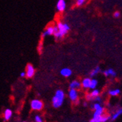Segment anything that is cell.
Instances as JSON below:
<instances>
[{"label": "cell", "mask_w": 122, "mask_h": 122, "mask_svg": "<svg viewBox=\"0 0 122 122\" xmlns=\"http://www.w3.org/2000/svg\"><path fill=\"white\" fill-rule=\"evenodd\" d=\"M120 13L118 12V11H116V12H115L114 13V14H113V16H114V18H118L119 16H120Z\"/></svg>", "instance_id": "22"}, {"label": "cell", "mask_w": 122, "mask_h": 122, "mask_svg": "<svg viewBox=\"0 0 122 122\" xmlns=\"http://www.w3.org/2000/svg\"><path fill=\"white\" fill-rule=\"evenodd\" d=\"M56 30H57V26H54L53 24L48 26L46 29L42 34V38L45 37L46 36H50L54 35V33L56 31Z\"/></svg>", "instance_id": "5"}, {"label": "cell", "mask_w": 122, "mask_h": 122, "mask_svg": "<svg viewBox=\"0 0 122 122\" xmlns=\"http://www.w3.org/2000/svg\"><path fill=\"white\" fill-rule=\"evenodd\" d=\"M103 74H104L105 76H106V77L110 76V77H114L116 76V72L113 69H107V70H105V71L103 72Z\"/></svg>", "instance_id": "14"}, {"label": "cell", "mask_w": 122, "mask_h": 122, "mask_svg": "<svg viewBox=\"0 0 122 122\" xmlns=\"http://www.w3.org/2000/svg\"><path fill=\"white\" fill-rule=\"evenodd\" d=\"M64 97H65L64 92L61 89L57 90L52 99V105L53 107L55 108L60 107L64 102Z\"/></svg>", "instance_id": "2"}, {"label": "cell", "mask_w": 122, "mask_h": 122, "mask_svg": "<svg viewBox=\"0 0 122 122\" xmlns=\"http://www.w3.org/2000/svg\"><path fill=\"white\" fill-rule=\"evenodd\" d=\"M56 26H57V30L54 33L53 35L56 37V39L59 40V39H61L65 35L67 34V32L69 31L70 27L67 24L61 23V22H59Z\"/></svg>", "instance_id": "1"}, {"label": "cell", "mask_w": 122, "mask_h": 122, "mask_svg": "<svg viewBox=\"0 0 122 122\" xmlns=\"http://www.w3.org/2000/svg\"><path fill=\"white\" fill-rule=\"evenodd\" d=\"M98 85V81L97 80L93 78L92 79V81H91V86H90V89H94L96 88V87Z\"/></svg>", "instance_id": "19"}, {"label": "cell", "mask_w": 122, "mask_h": 122, "mask_svg": "<svg viewBox=\"0 0 122 122\" xmlns=\"http://www.w3.org/2000/svg\"><path fill=\"white\" fill-rule=\"evenodd\" d=\"M121 115H122V107L118 109V110H116V111L111 116V119H112L113 121H115V120H116Z\"/></svg>", "instance_id": "16"}, {"label": "cell", "mask_w": 122, "mask_h": 122, "mask_svg": "<svg viewBox=\"0 0 122 122\" xmlns=\"http://www.w3.org/2000/svg\"><path fill=\"white\" fill-rule=\"evenodd\" d=\"M84 106H86V102H84Z\"/></svg>", "instance_id": "24"}, {"label": "cell", "mask_w": 122, "mask_h": 122, "mask_svg": "<svg viewBox=\"0 0 122 122\" xmlns=\"http://www.w3.org/2000/svg\"><path fill=\"white\" fill-rule=\"evenodd\" d=\"M35 73V70L34 68V66L31 64H28L26 67V76L29 77V78H31V77L34 76Z\"/></svg>", "instance_id": "9"}, {"label": "cell", "mask_w": 122, "mask_h": 122, "mask_svg": "<svg viewBox=\"0 0 122 122\" xmlns=\"http://www.w3.org/2000/svg\"><path fill=\"white\" fill-rule=\"evenodd\" d=\"M20 76L21 77H25V76H26V72H20Z\"/></svg>", "instance_id": "23"}, {"label": "cell", "mask_w": 122, "mask_h": 122, "mask_svg": "<svg viewBox=\"0 0 122 122\" xmlns=\"http://www.w3.org/2000/svg\"><path fill=\"white\" fill-rule=\"evenodd\" d=\"M56 9L60 13L64 12L66 9V2L64 0H58L56 4Z\"/></svg>", "instance_id": "10"}, {"label": "cell", "mask_w": 122, "mask_h": 122, "mask_svg": "<svg viewBox=\"0 0 122 122\" xmlns=\"http://www.w3.org/2000/svg\"><path fill=\"white\" fill-rule=\"evenodd\" d=\"M13 115V112L12 110H11L10 109L7 108L5 110V113H4V119L5 121H9L11 118V116H12Z\"/></svg>", "instance_id": "15"}, {"label": "cell", "mask_w": 122, "mask_h": 122, "mask_svg": "<svg viewBox=\"0 0 122 122\" xmlns=\"http://www.w3.org/2000/svg\"><path fill=\"white\" fill-rule=\"evenodd\" d=\"M44 106L43 102L40 100V99H33L31 102V108L33 110H37V111H40V110H42Z\"/></svg>", "instance_id": "6"}, {"label": "cell", "mask_w": 122, "mask_h": 122, "mask_svg": "<svg viewBox=\"0 0 122 122\" xmlns=\"http://www.w3.org/2000/svg\"><path fill=\"white\" fill-rule=\"evenodd\" d=\"M72 70L70 69V68H64L61 70L60 72V74L64 76V77H70L71 75H72Z\"/></svg>", "instance_id": "13"}, {"label": "cell", "mask_w": 122, "mask_h": 122, "mask_svg": "<svg viewBox=\"0 0 122 122\" xmlns=\"http://www.w3.org/2000/svg\"><path fill=\"white\" fill-rule=\"evenodd\" d=\"M24 122H25V121H24Z\"/></svg>", "instance_id": "25"}, {"label": "cell", "mask_w": 122, "mask_h": 122, "mask_svg": "<svg viewBox=\"0 0 122 122\" xmlns=\"http://www.w3.org/2000/svg\"><path fill=\"white\" fill-rule=\"evenodd\" d=\"M35 122H43L42 118L40 116H39V115H37V116H35Z\"/></svg>", "instance_id": "21"}, {"label": "cell", "mask_w": 122, "mask_h": 122, "mask_svg": "<svg viewBox=\"0 0 122 122\" xmlns=\"http://www.w3.org/2000/svg\"><path fill=\"white\" fill-rule=\"evenodd\" d=\"M69 98L70 100L73 102L75 105H77L79 103V99H78V92H77V89H74V88H70L69 93H68Z\"/></svg>", "instance_id": "4"}, {"label": "cell", "mask_w": 122, "mask_h": 122, "mask_svg": "<svg viewBox=\"0 0 122 122\" xmlns=\"http://www.w3.org/2000/svg\"><path fill=\"white\" fill-rule=\"evenodd\" d=\"M92 108L94 110L93 117H99L105 113V108L99 102H96L94 105H92Z\"/></svg>", "instance_id": "3"}, {"label": "cell", "mask_w": 122, "mask_h": 122, "mask_svg": "<svg viewBox=\"0 0 122 122\" xmlns=\"http://www.w3.org/2000/svg\"><path fill=\"white\" fill-rule=\"evenodd\" d=\"M110 118H111V116L105 113L103 115L99 117H93L90 120V122H107Z\"/></svg>", "instance_id": "7"}, {"label": "cell", "mask_w": 122, "mask_h": 122, "mask_svg": "<svg viewBox=\"0 0 122 122\" xmlns=\"http://www.w3.org/2000/svg\"><path fill=\"white\" fill-rule=\"evenodd\" d=\"M120 89H118V88H116V89H112V90H110L108 92V94L110 96H111V97H116L118 95L120 94Z\"/></svg>", "instance_id": "17"}, {"label": "cell", "mask_w": 122, "mask_h": 122, "mask_svg": "<svg viewBox=\"0 0 122 122\" xmlns=\"http://www.w3.org/2000/svg\"><path fill=\"white\" fill-rule=\"evenodd\" d=\"M91 81H92V79L89 78V77H86V78H83L81 81V86L83 88H85V89L90 88Z\"/></svg>", "instance_id": "11"}, {"label": "cell", "mask_w": 122, "mask_h": 122, "mask_svg": "<svg viewBox=\"0 0 122 122\" xmlns=\"http://www.w3.org/2000/svg\"><path fill=\"white\" fill-rule=\"evenodd\" d=\"M81 87V83L79 81H77V80H75V81H72L70 84V88H74V89H79Z\"/></svg>", "instance_id": "12"}, {"label": "cell", "mask_w": 122, "mask_h": 122, "mask_svg": "<svg viewBox=\"0 0 122 122\" xmlns=\"http://www.w3.org/2000/svg\"><path fill=\"white\" fill-rule=\"evenodd\" d=\"M86 2V0H77L76 1V5L78 6V7H81L82 5H83Z\"/></svg>", "instance_id": "20"}, {"label": "cell", "mask_w": 122, "mask_h": 122, "mask_svg": "<svg viewBox=\"0 0 122 122\" xmlns=\"http://www.w3.org/2000/svg\"><path fill=\"white\" fill-rule=\"evenodd\" d=\"M99 72H100V67H99V66H96V67L90 72V77H95Z\"/></svg>", "instance_id": "18"}, {"label": "cell", "mask_w": 122, "mask_h": 122, "mask_svg": "<svg viewBox=\"0 0 122 122\" xmlns=\"http://www.w3.org/2000/svg\"><path fill=\"white\" fill-rule=\"evenodd\" d=\"M98 97H99V91L98 89H92V91L89 93V94H87L86 96V100L88 101H94L95 99L97 98Z\"/></svg>", "instance_id": "8"}]
</instances>
